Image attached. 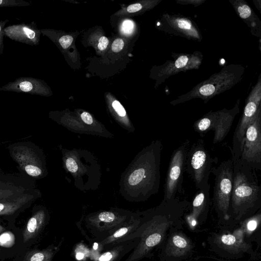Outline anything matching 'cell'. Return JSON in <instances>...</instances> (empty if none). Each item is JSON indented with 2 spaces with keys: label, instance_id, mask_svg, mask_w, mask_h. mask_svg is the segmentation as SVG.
<instances>
[{
  "label": "cell",
  "instance_id": "cell-27",
  "mask_svg": "<svg viewBox=\"0 0 261 261\" xmlns=\"http://www.w3.org/2000/svg\"><path fill=\"white\" fill-rule=\"evenodd\" d=\"M260 220V213H258L249 219L246 223V227L248 231L251 232L254 231L257 227L258 222Z\"/></svg>",
  "mask_w": 261,
  "mask_h": 261
},
{
  "label": "cell",
  "instance_id": "cell-12",
  "mask_svg": "<svg viewBox=\"0 0 261 261\" xmlns=\"http://www.w3.org/2000/svg\"><path fill=\"white\" fill-rule=\"evenodd\" d=\"M0 91L41 96L50 94V90L44 81L28 76L19 77L14 81L9 82L1 87Z\"/></svg>",
  "mask_w": 261,
  "mask_h": 261
},
{
  "label": "cell",
  "instance_id": "cell-38",
  "mask_svg": "<svg viewBox=\"0 0 261 261\" xmlns=\"http://www.w3.org/2000/svg\"><path fill=\"white\" fill-rule=\"evenodd\" d=\"M4 195H11L12 194H8V193H6V194H5L4 192H2V193H1L0 192V199H4L5 197H7L8 196H4Z\"/></svg>",
  "mask_w": 261,
  "mask_h": 261
},
{
  "label": "cell",
  "instance_id": "cell-14",
  "mask_svg": "<svg viewBox=\"0 0 261 261\" xmlns=\"http://www.w3.org/2000/svg\"><path fill=\"white\" fill-rule=\"evenodd\" d=\"M210 188L198 190L189 207L191 211L187 216L190 225L195 226L198 222L203 221L208 214L210 204Z\"/></svg>",
  "mask_w": 261,
  "mask_h": 261
},
{
  "label": "cell",
  "instance_id": "cell-13",
  "mask_svg": "<svg viewBox=\"0 0 261 261\" xmlns=\"http://www.w3.org/2000/svg\"><path fill=\"white\" fill-rule=\"evenodd\" d=\"M4 31L6 37L27 45H37L40 41L41 32L34 21L9 25L5 28Z\"/></svg>",
  "mask_w": 261,
  "mask_h": 261
},
{
  "label": "cell",
  "instance_id": "cell-18",
  "mask_svg": "<svg viewBox=\"0 0 261 261\" xmlns=\"http://www.w3.org/2000/svg\"><path fill=\"white\" fill-rule=\"evenodd\" d=\"M140 224V221H136L123 224L100 242V245L102 247H107L111 245L121 243L123 239L134 232L139 227Z\"/></svg>",
  "mask_w": 261,
  "mask_h": 261
},
{
  "label": "cell",
  "instance_id": "cell-2",
  "mask_svg": "<svg viewBox=\"0 0 261 261\" xmlns=\"http://www.w3.org/2000/svg\"><path fill=\"white\" fill-rule=\"evenodd\" d=\"M261 206V187L255 171L240 160L233 164L229 215L240 220L253 215Z\"/></svg>",
  "mask_w": 261,
  "mask_h": 261
},
{
  "label": "cell",
  "instance_id": "cell-31",
  "mask_svg": "<svg viewBox=\"0 0 261 261\" xmlns=\"http://www.w3.org/2000/svg\"><path fill=\"white\" fill-rule=\"evenodd\" d=\"M66 166L69 171L75 173L77 171L78 166L75 161L72 158H69L66 160Z\"/></svg>",
  "mask_w": 261,
  "mask_h": 261
},
{
  "label": "cell",
  "instance_id": "cell-17",
  "mask_svg": "<svg viewBox=\"0 0 261 261\" xmlns=\"http://www.w3.org/2000/svg\"><path fill=\"white\" fill-rule=\"evenodd\" d=\"M124 219L118 217L113 213L103 212L99 213L98 216L91 220L93 227L99 231L110 230H116L123 225Z\"/></svg>",
  "mask_w": 261,
  "mask_h": 261
},
{
  "label": "cell",
  "instance_id": "cell-8",
  "mask_svg": "<svg viewBox=\"0 0 261 261\" xmlns=\"http://www.w3.org/2000/svg\"><path fill=\"white\" fill-rule=\"evenodd\" d=\"M190 141L186 139L175 149L170 159L164 185V200H172L184 193L182 184Z\"/></svg>",
  "mask_w": 261,
  "mask_h": 261
},
{
  "label": "cell",
  "instance_id": "cell-36",
  "mask_svg": "<svg viewBox=\"0 0 261 261\" xmlns=\"http://www.w3.org/2000/svg\"><path fill=\"white\" fill-rule=\"evenodd\" d=\"M142 8V5L141 4L137 3L129 5L127 8V11L129 13H134L139 11Z\"/></svg>",
  "mask_w": 261,
  "mask_h": 261
},
{
  "label": "cell",
  "instance_id": "cell-39",
  "mask_svg": "<svg viewBox=\"0 0 261 261\" xmlns=\"http://www.w3.org/2000/svg\"><path fill=\"white\" fill-rule=\"evenodd\" d=\"M4 230V228L0 225V232Z\"/></svg>",
  "mask_w": 261,
  "mask_h": 261
},
{
  "label": "cell",
  "instance_id": "cell-23",
  "mask_svg": "<svg viewBox=\"0 0 261 261\" xmlns=\"http://www.w3.org/2000/svg\"><path fill=\"white\" fill-rule=\"evenodd\" d=\"M56 249L55 247H49L28 252L23 261H51Z\"/></svg>",
  "mask_w": 261,
  "mask_h": 261
},
{
  "label": "cell",
  "instance_id": "cell-37",
  "mask_svg": "<svg viewBox=\"0 0 261 261\" xmlns=\"http://www.w3.org/2000/svg\"><path fill=\"white\" fill-rule=\"evenodd\" d=\"M133 28V24L129 20L125 21L122 25V29L125 33H129Z\"/></svg>",
  "mask_w": 261,
  "mask_h": 261
},
{
  "label": "cell",
  "instance_id": "cell-11",
  "mask_svg": "<svg viewBox=\"0 0 261 261\" xmlns=\"http://www.w3.org/2000/svg\"><path fill=\"white\" fill-rule=\"evenodd\" d=\"M161 21V29L166 33L195 41L200 42L202 39L197 25L189 17L165 13Z\"/></svg>",
  "mask_w": 261,
  "mask_h": 261
},
{
  "label": "cell",
  "instance_id": "cell-29",
  "mask_svg": "<svg viewBox=\"0 0 261 261\" xmlns=\"http://www.w3.org/2000/svg\"><path fill=\"white\" fill-rule=\"evenodd\" d=\"M72 41L73 38L70 35L63 36L59 39L61 46L64 49L68 48L72 43Z\"/></svg>",
  "mask_w": 261,
  "mask_h": 261
},
{
  "label": "cell",
  "instance_id": "cell-26",
  "mask_svg": "<svg viewBox=\"0 0 261 261\" xmlns=\"http://www.w3.org/2000/svg\"><path fill=\"white\" fill-rule=\"evenodd\" d=\"M14 243V236L11 232H6L0 235V246L11 247Z\"/></svg>",
  "mask_w": 261,
  "mask_h": 261
},
{
  "label": "cell",
  "instance_id": "cell-28",
  "mask_svg": "<svg viewBox=\"0 0 261 261\" xmlns=\"http://www.w3.org/2000/svg\"><path fill=\"white\" fill-rule=\"evenodd\" d=\"M9 20H0V56L3 54L4 50V37L5 34L4 30L6 27V24L9 22Z\"/></svg>",
  "mask_w": 261,
  "mask_h": 261
},
{
  "label": "cell",
  "instance_id": "cell-35",
  "mask_svg": "<svg viewBox=\"0 0 261 261\" xmlns=\"http://www.w3.org/2000/svg\"><path fill=\"white\" fill-rule=\"evenodd\" d=\"M82 120L87 124H91L93 123V118L91 115L88 112H84L81 115Z\"/></svg>",
  "mask_w": 261,
  "mask_h": 261
},
{
  "label": "cell",
  "instance_id": "cell-25",
  "mask_svg": "<svg viewBox=\"0 0 261 261\" xmlns=\"http://www.w3.org/2000/svg\"><path fill=\"white\" fill-rule=\"evenodd\" d=\"M31 4L23 0H0V8L24 7L30 6Z\"/></svg>",
  "mask_w": 261,
  "mask_h": 261
},
{
  "label": "cell",
  "instance_id": "cell-7",
  "mask_svg": "<svg viewBox=\"0 0 261 261\" xmlns=\"http://www.w3.org/2000/svg\"><path fill=\"white\" fill-rule=\"evenodd\" d=\"M261 74L246 100L243 113L234 132L232 148H230L232 164L241 156L245 132L248 125L261 108Z\"/></svg>",
  "mask_w": 261,
  "mask_h": 261
},
{
  "label": "cell",
  "instance_id": "cell-24",
  "mask_svg": "<svg viewBox=\"0 0 261 261\" xmlns=\"http://www.w3.org/2000/svg\"><path fill=\"white\" fill-rule=\"evenodd\" d=\"M90 249L84 244H79L75 248L74 255L77 260H85L90 256Z\"/></svg>",
  "mask_w": 261,
  "mask_h": 261
},
{
  "label": "cell",
  "instance_id": "cell-21",
  "mask_svg": "<svg viewBox=\"0 0 261 261\" xmlns=\"http://www.w3.org/2000/svg\"><path fill=\"white\" fill-rule=\"evenodd\" d=\"M218 243L220 246L229 251L239 252L241 250L247 249L248 246L243 243V241L231 234H224L218 240Z\"/></svg>",
  "mask_w": 261,
  "mask_h": 261
},
{
  "label": "cell",
  "instance_id": "cell-22",
  "mask_svg": "<svg viewBox=\"0 0 261 261\" xmlns=\"http://www.w3.org/2000/svg\"><path fill=\"white\" fill-rule=\"evenodd\" d=\"M29 196H23L12 200L1 201L0 215H7L14 213L29 201Z\"/></svg>",
  "mask_w": 261,
  "mask_h": 261
},
{
  "label": "cell",
  "instance_id": "cell-5",
  "mask_svg": "<svg viewBox=\"0 0 261 261\" xmlns=\"http://www.w3.org/2000/svg\"><path fill=\"white\" fill-rule=\"evenodd\" d=\"M211 173L214 175L212 202L218 216L229 220V210L233 183V164L231 159L214 166Z\"/></svg>",
  "mask_w": 261,
  "mask_h": 261
},
{
  "label": "cell",
  "instance_id": "cell-32",
  "mask_svg": "<svg viewBox=\"0 0 261 261\" xmlns=\"http://www.w3.org/2000/svg\"><path fill=\"white\" fill-rule=\"evenodd\" d=\"M124 41L121 38H117L114 41L112 44V49L114 52L118 53L124 47Z\"/></svg>",
  "mask_w": 261,
  "mask_h": 261
},
{
  "label": "cell",
  "instance_id": "cell-6",
  "mask_svg": "<svg viewBox=\"0 0 261 261\" xmlns=\"http://www.w3.org/2000/svg\"><path fill=\"white\" fill-rule=\"evenodd\" d=\"M240 99L230 109L210 111L193 124L194 130L203 137L210 130L214 132L213 143L222 142L228 134L235 117L240 112Z\"/></svg>",
  "mask_w": 261,
  "mask_h": 261
},
{
  "label": "cell",
  "instance_id": "cell-33",
  "mask_svg": "<svg viewBox=\"0 0 261 261\" xmlns=\"http://www.w3.org/2000/svg\"><path fill=\"white\" fill-rule=\"evenodd\" d=\"M205 1V0H176V2L180 5H192L197 7L203 4Z\"/></svg>",
  "mask_w": 261,
  "mask_h": 261
},
{
  "label": "cell",
  "instance_id": "cell-1",
  "mask_svg": "<svg viewBox=\"0 0 261 261\" xmlns=\"http://www.w3.org/2000/svg\"><path fill=\"white\" fill-rule=\"evenodd\" d=\"M190 203L177 198L169 200L163 199L147 221L121 241L122 243L136 238L139 239L134 251L125 261H139L147 257L163 242L167 230L179 223Z\"/></svg>",
  "mask_w": 261,
  "mask_h": 261
},
{
  "label": "cell",
  "instance_id": "cell-34",
  "mask_svg": "<svg viewBox=\"0 0 261 261\" xmlns=\"http://www.w3.org/2000/svg\"><path fill=\"white\" fill-rule=\"evenodd\" d=\"M109 43L108 38L105 36H102L100 37L98 41V48L100 50H103L105 49Z\"/></svg>",
  "mask_w": 261,
  "mask_h": 261
},
{
  "label": "cell",
  "instance_id": "cell-9",
  "mask_svg": "<svg viewBox=\"0 0 261 261\" xmlns=\"http://www.w3.org/2000/svg\"><path fill=\"white\" fill-rule=\"evenodd\" d=\"M239 160L255 171L261 169V108L246 128Z\"/></svg>",
  "mask_w": 261,
  "mask_h": 261
},
{
  "label": "cell",
  "instance_id": "cell-4",
  "mask_svg": "<svg viewBox=\"0 0 261 261\" xmlns=\"http://www.w3.org/2000/svg\"><path fill=\"white\" fill-rule=\"evenodd\" d=\"M217 158H213L205 148L204 142L198 139L190 146L187 154L185 171L193 180L198 190L210 188L208 183L214 164Z\"/></svg>",
  "mask_w": 261,
  "mask_h": 261
},
{
  "label": "cell",
  "instance_id": "cell-30",
  "mask_svg": "<svg viewBox=\"0 0 261 261\" xmlns=\"http://www.w3.org/2000/svg\"><path fill=\"white\" fill-rule=\"evenodd\" d=\"M112 106L119 116L124 117L126 115V111L124 108L118 100H114L112 102Z\"/></svg>",
  "mask_w": 261,
  "mask_h": 261
},
{
  "label": "cell",
  "instance_id": "cell-3",
  "mask_svg": "<svg viewBox=\"0 0 261 261\" xmlns=\"http://www.w3.org/2000/svg\"><path fill=\"white\" fill-rule=\"evenodd\" d=\"M245 68L240 64H231L196 86L187 93L170 101L173 106L199 98L206 103L215 96L230 90L240 83L245 74Z\"/></svg>",
  "mask_w": 261,
  "mask_h": 261
},
{
  "label": "cell",
  "instance_id": "cell-20",
  "mask_svg": "<svg viewBox=\"0 0 261 261\" xmlns=\"http://www.w3.org/2000/svg\"><path fill=\"white\" fill-rule=\"evenodd\" d=\"M45 221L44 213L40 211L36 213L28 221L23 232V241L27 242L34 237L43 227Z\"/></svg>",
  "mask_w": 261,
  "mask_h": 261
},
{
  "label": "cell",
  "instance_id": "cell-16",
  "mask_svg": "<svg viewBox=\"0 0 261 261\" xmlns=\"http://www.w3.org/2000/svg\"><path fill=\"white\" fill-rule=\"evenodd\" d=\"M239 16L243 20L252 35L261 38V20L247 3L244 0H229Z\"/></svg>",
  "mask_w": 261,
  "mask_h": 261
},
{
  "label": "cell",
  "instance_id": "cell-19",
  "mask_svg": "<svg viewBox=\"0 0 261 261\" xmlns=\"http://www.w3.org/2000/svg\"><path fill=\"white\" fill-rule=\"evenodd\" d=\"M139 240V238H137V240L132 239L130 242L129 240L128 242L120 243L119 245L100 254L93 261H118L132 248H134Z\"/></svg>",
  "mask_w": 261,
  "mask_h": 261
},
{
  "label": "cell",
  "instance_id": "cell-10",
  "mask_svg": "<svg viewBox=\"0 0 261 261\" xmlns=\"http://www.w3.org/2000/svg\"><path fill=\"white\" fill-rule=\"evenodd\" d=\"M172 56L173 59L167 60L159 68V84L164 82L170 76L181 72L198 69L203 60V55L199 51L192 53H174Z\"/></svg>",
  "mask_w": 261,
  "mask_h": 261
},
{
  "label": "cell",
  "instance_id": "cell-15",
  "mask_svg": "<svg viewBox=\"0 0 261 261\" xmlns=\"http://www.w3.org/2000/svg\"><path fill=\"white\" fill-rule=\"evenodd\" d=\"M193 248L192 242L187 237L180 232H174L167 240L164 254L169 258L182 259L187 257Z\"/></svg>",
  "mask_w": 261,
  "mask_h": 261
}]
</instances>
